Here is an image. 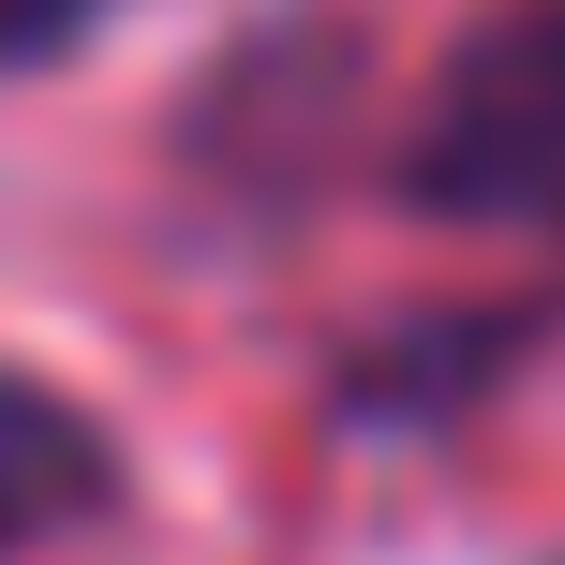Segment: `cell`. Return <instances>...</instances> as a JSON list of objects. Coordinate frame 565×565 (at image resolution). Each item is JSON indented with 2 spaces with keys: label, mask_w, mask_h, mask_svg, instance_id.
<instances>
[{
  "label": "cell",
  "mask_w": 565,
  "mask_h": 565,
  "mask_svg": "<svg viewBox=\"0 0 565 565\" xmlns=\"http://www.w3.org/2000/svg\"><path fill=\"white\" fill-rule=\"evenodd\" d=\"M89 15H105V0H0V60H45V45H75Z\"/></svg>",
  "instance_id": "3957f363"
},
{
  "label": "cell",
  "mask_w": 565,
  "mask_h": 565,
  "mask_svg": "<svg viewBox=\"0 0 565 565\" xmlns=\"http://www.w3.org/2000/svg\"><path fill=\"white\" fill-rule=\"evenodd\" d=\"M89 507H105V447H89V417L0 358V551L60 536V521H89Z\"/></svg>",
  "instance_id": "7a4b0ae2"
},
{
  "label": "cell",
  "mask_w": 565,
  "mask_h": 565,
  "mask_svg": "<svg viewBox=\"0 0 565 565\" xmlns=\"http://www.w3.org/2000/svg\"><path fill=\"white\" fill-rule=\"evenodd\" d=\"M417 194L461 224H565V0H521L447 60L417 119Z\"/></svg>",
  "instance_id": "6da1fadb"
}]
</instances>
